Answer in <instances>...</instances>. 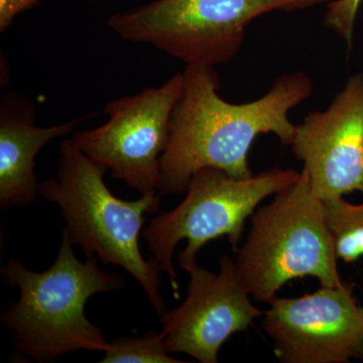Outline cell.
<instances>
[{
    "mask_svg": "<svg viewBox=\"0 0 363 363\" xmlns=\"http://www.w3.org/2000/svg\"><path fill=\"white\" fill-rule=\"evenodd\" d=\"M300 175L293 169H267L247 179L233 178L215 168L196 172L185 199L172 211L152 219L143 231L150 257L168 274L176 297L178 276L173 257L181 240L188 241L179 255V266L186 272L197 264V255L207 242L222 236L238 252L247 218L266 198L290 187Z\"/></svg>",
    "mask_w": 363,
    "mask_h": 363,
    "instance_id": "5",
    "label": "cell"
},
{
    "mask_svg": "<svg viewBox=\"0 0 363 363\" xmlns=\"http://www.w3.org/2000/svg\"><path fill=\"white\" fill-rule=\"evenodd\" d=\"M290 145L320 200L363 194V74L351 76L326 111L296 125Z\"/></svg>",
    "mask_w": 363,
    "mask_h": 363,
    "instance_id": "10",
    "label": "cell"
},
{
    "mask_svg": "<svg viewBox=\"0 0 363 363\" xmlns=\"http://www.w3.org/2000/svg\"><path fill=\"white\" fill-rule=\"evenodd\" d=\"M325 0H155L109 16L121 39L147 44L186 65L215 67L240 52L248 25L272 11H295Z\"/></svg>",
    "mask_w": 363,
    "mask_h": 363,
    "instance_id": "6",
    "label": "cell"
},
{
    "mask_svg": "<svg viewBox=\"0 0 363 363\" xmlns=\"http://www.w3.org/2000/svg\"><path fill=\"white\" fill-rule=\"evenodd\" d=\"M324 204L305 171L250 217L238 250L236 272L255 301L269 304L288 281L313 277L321 286L343 285Z\"/></svg>",
    "mask_w": 363,
    "mask_h": 363,
    "instance_id": "4",
    "label": "cell"
},
{
    "mask_svg": "<svg viewBox=\"0 0 363 363\" xmlns=\"http://www.w3.org/2000/svg\"><path fill=\"white\" fill-rule=\"evenodd\" d=\"M102 363H182L167 350L162 332L149 331L142 337L123 336L111 341Z\"/></svg>",
    "mask_w": 363,
    "mask_h": 363,
    "instance_id": "13",
    "label": "cell"
},
{
    "mask_svg": "<svg viewBox=\"0 0 363 363\" xmlns=\"http://www.w3.org/2000/svg\"><path fill=\"white\" fill-rule=\"evenodd\" d=\"M106 169L81 152L73 138L60 143L55 178L40 182V195L58 206L65 221L64 233L86 257L123 267L142 286L162 316L166 312L161 293V269L140 248L145 214H156L161 194L142 195L125 201L112 194L104 182Z\"/></svg>",
    "mask_w": 363,
    "mask_h": 363,
    "instance_id": "2",
    "label": "cell"
},
{
    "mask_svg": "<svg viewBox=\"0 0 363 363\" xmlns=\"http://www.w3.org/2000/svg\"><path fill=\"white\" fill-rule=\"evenodd\" d=\"M183 87L177 73L159 87L109 100L108 119L99 128L77 131L81 152L140 195L156 194L172 116Z\"/></svg>",
    "mask_w": 363,
    "mask_h": 363,
    "instance_id": "7",
    "label": "cell"
},
{
    "mask_svg": "<svg viewBox=\"0 0 363 363\" xmlns=\"http://www.w3.org/2000/svg\"><path fill=\"white\" fill-rule=\"evenodd\" d=\"M262 327L283 363L363 360V312L353 286H321L298 298L276 297Z\"/></svg>",
    "mask_w": 363,
    "mask_h": 363,
    "instance_id": "8",
    "label": "cell"
},
{
    "mask_svg": "<svg viewBox=\"0 0 363 363\" xmlns=\"http://www.w3.org/2000/svg\"><path fill=\"white\" fill-rule=\"evenodd\" d=\"M327 224L338 259L350 264L363 257V202L352 204L343 197L323 201Z\"/></svg>",
    "mask_w": 363,
    "mask_h": 363,
    "instance_id": "12",
    "label": "cell"
},
{
    "mask_svg": "<svg viewBox=\"0 0 363 363\" xmlns=\"http://www.w3.org/2000/svg\"><path fill=\"white\" fill-rule=\"evenodd\" d=\"M86 116L52 126L35 124L33 105L21 95L6 93L0 100V207L32 204L40 195L35 159L52 140L66 138Z\"/></svg>",
    "mask_w": 363,
    "mask_h": 363,
    "instance_id": "11",
    "label": "cell"
},
{
    "mask_svg": "<svg viewBox=\"0 0 363 363\" xmlns=\"http://www.w3.org/2000/svg\"><path fill=\"white\" fill-rule=\"evenodd\" d=\"M362 0H334L328 2L324 26L333 30L347 45L352 47L355 21Z\"/></svg>",
    "mask_w": 363,
    "mask_h": 363,
    "instance_id": "14",
    "label": "cell"
},
{
    "mask_svg": "<svg viewBox=\"0 0 363 363\" xmlns=\"http://www.w3.org/2000/svg\"><path fill=\"white\" fill-rule=\"evenodd\" d=\"M40 0H0V32L4 33L14 18L32 9Z\"/></svg>",
    "mask_w": 363,
    "mask_h": 363,
    "instance_id": "15",
    "label": "cell"
},
{
    "mask_svg": "<svg viewBox=\"0 0 363 363\" xmlns=\"http://www.w3.org/2000/svg\"><path fill=\"white\" fill-rule=\"evenodd\" d=\"M325 1H328V0H325Z\"/></svg>",
    "mask_w": 363,
    "mask_h": 363,
    "instance_id": "17",
    "label": "cell"
},
{
    "mask_svg": "<svg viewBox=\"0 0 363 363\" xmlns=\"http://www.w3.org/2000/svg\"><path fill=\"white\" fill-rule=\"evenodd\" d=\"M219 272L194 264L189 274L187 298L161 316L169 353H184L201 363L218 362L219 350L236 332L247 330L264 311L253 305L236 272L235 259L225 255Z\"/></svg>",
    "mask_w": 363,
    "mask_h": 363,
    "instance_id": "9",
    "label": "cell"
},
{
    "mask_svg": "<svg viewBox=\"0 0 363 363\" xmlns=\"http://www.w3.org/2000/svg\"><path fill=\"white\" fill-rule=\"evenodd\" d=\"M362 312H363V307H362Z\"/></svg>",
    "mask_w": 363,
    "mask_h": 363,
    "instance_id": "18",
    "label": "cell"
},
{
    "mask_svg": "<svg viewBox=\"0 0 363 363\" xmlns=\"http://www.w3.org/2000/svg\"><path fill=\"white\" fill-rule=\"evenodd\" d=\"M219 89L214 67H186L162 156L159 194L185 193L191 178L204 168L222 169L233 178H250L248 155L252 143L260 135L274 133L290 145L296 125L289 114L309 98L313 83L305 72L285 74L264 96L242 104L225 101Z\"/></svg>",
    "mask_w": 363,
    "mask_h": 363,
    "instance_id": "1",
    "label": "cell"
},
{
    "mask_svg": "<svg viewBox=\"0 0 363 363\" xmlns=\"http://www.w3.org/2000/svg\"><path fill=\"white\" fill-rule=\"evenodd\" d=\"M90 1H94V0H90Z\"/></svg>",
    "mask_w": 363,
    "mask_h": 363,
    "instance_id": "16",
    "label": "cell"
},
{
    "mask_svg": "<svg viewBox=\"0 0 363 363\" xmlns=\"http://www.w3.org/2000/svg\"><path fill=\"white\" fill-rule=\"evenodd\" d=\"M73 247L63 231L58 257L47 271L33 272L14 259L1 269L4 281L21 292L20 301L2 314V324L13 331L16 347L38 362H56L79 350L105 352L111 346L85 307L96 294L123 289L124 281L102 271L96 255L80 262Z\"/></svg>",
    "mask_w": 363,
    "mask_h": 363,
    "instance_id": "3",
    "label": "cell"
}]
</instances>
